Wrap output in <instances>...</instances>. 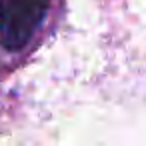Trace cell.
<instances>
[{"label":"cell","instance_id":"6da1fadb","mask_svg":"<svg viewBox=\"0 0 146 146\" xmlns=\"http://www.w3.org/2000/svg\"><path fill=\"white\" fill-rule=\"evenodd\" d=\"M50 0H0V44L22 50L42 26Z\"/></svg>","mask_w":146,"mask_h":146}]
</instances>
